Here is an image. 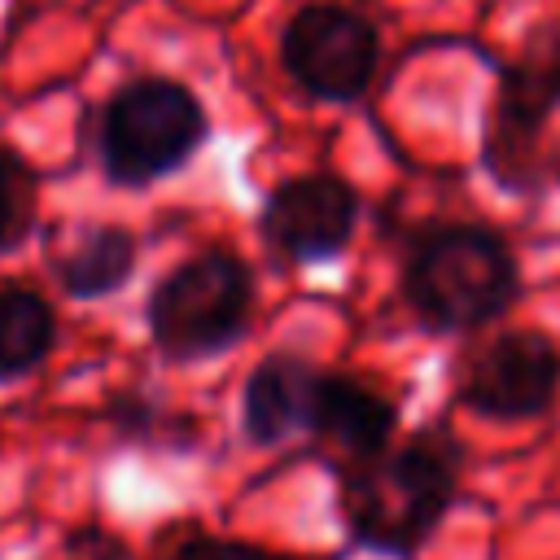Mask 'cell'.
Masks as SVG:
<instances>
[{
    "instance_id": "6da1fadb",
    "label": "cell",
    "mask_w": 560,
    "mask_h": 560,
    "mask_svg": "<svg viewBox=\"0 0 560 560\" xmlns=\"http://www.w3.org/2000/svg\"><path fill=\"white\" fill-rule=\"evenodd\" d=\"M332 477L346 542L385 560H416L459 499L464 442L438 416L398 446H385L381 455Z\"/></svg>"
},
{
    "instance_id": "7a4b0ae2",
    "label": "cell",
    "mask_w": 560,
    "mask_h": 560,
    "mask_svg": "<svg viewBox=\"0 0 560 560\" xmlns=\"http://www.w3.org/2000/svg\"><path fill=\"white\" fill-rule=\"evenodd\" d=\"M398 298L433 337L481 332L521 302V262L499 228L433 219L402 241Z\"/></svg>"
},
{
    "instance_id": "3957f363",
    "label": "cell",
    "mask_w": 560,
    "mask_h": 560,
    "mask_svg": "<svg viewBox=\"0 0 560 560\" xmlns=\"http://www.w3.org/2000/svg\"><path fill=\"white\" fill-rule=\"evenodd\" d=\"M254 267L223 245L175 262L149 293V337L171 363H201L228 354L254 324Z\"/></svg>"
},
{
    "instance_id": "277c9868",
    "label": "cell",
    "mask_w": 560,
    "mask_h": 560,
    "mask_svg": "<svg viewBox=\"0 0 560 560\" xmlns=\"http://www.w3.org/2000/svg\"><path fill=\"white\" fill-rule=\"evenodd\" d=\"M560 109V18L529 26L521 52L499 66V88L481 122V171L512 197L551 179L547 122Z\"/></svg>"
},
{
    "instance_id": "5b68a950",
    "label": "cell",
    "mask_w": 560,
    "mask_h": 560,
    "mask_svg": "<svg viewBox=\"0 0 560 560\" xmlns=\"http://www.w3.org/2000/svg\"><path fill=\"white\" fill-rule=\"evenodd\" d=\"M210 118L192 88L166 74L122 83L96 122L101 171L118 188H149L192 162L206 144Z\"/></svg>"
},
{
    "instance_id": "8992f818",
    "label": "cell",
    "mask_w": 560,
    "mask_h": 560,
    "mask_svg": "<svg viewBox=\"0 0 560 560\" xmlns=\"http://www.w3.org/2000/svg\"><path fill=\"white\" fill-rule=\"evenodd\" d=\"M455 402L481 420L521 424L560 402V341L542 328H499L455 363Z\"/></svg>"
},
{
    "instance_id": "52a82bcc",
    "label": "cell",
    "mask_w": 560,
    "mask_h": 560,
    "mask_svg": "<svg viewBox=\"0 0 560 560\" xmlns=\"http://www.w3.org/2000/svg\"><path fill=\"white\" fill-rule=\"evenodd\" d=\"M381 66L376 26L337 0L302 4L280 31V70L315 101L350 105L359 101Z\"/></svg>"
},
{
    "instance_id": "ba28073f",
    "label": "cell",
    "mask_w": 560,
    "mask_h": 560,
    "mask_svg": "<svg viewBox=\"0 0 560 560\" xmlns=\"http://www.w3.org/2000/svg\"><path fill=\"white\" fill-rule=\"evenodd\" d=\"M363 197L332 171H302L280 179L258 206V236L271 258L289 267L337 262L359 232Z\"/></svg>"
},
{
    "instance_id": "9c48e42d",
    "label": "cell",
    "mask_w": 560,
    "mask_h": 560,
    "mask_svg": "<svg viewBox=\"0 0 560 560\" xmlns=\"http://www.w3.org/2000/svg\"><path fill=\"white\" fill-rule=\"evenodd\" d=\"M398 420H402L398 398H389L385 389L368 385L354 372L319 368L302 433L311 438V451L319 455V464L328 472H341L394 446Z\"/></svg>"
},
{
    "instance_id": "30bf717a",
    "label": "cell",
    "mask_w": 560,
    "mask_h": 560,
    "mask_svg": "<svg viewBox=\"0 0 560 560\" xmlns=\"http://www.w3.org/2000/svg\"><path fill=\"white\" fill-rule=\"evenodd\" d=\"M319 368L315 359L298 350H271L254 363L241 389V433L249 446L267 451L306 429L311 394H315Z\"/></svg>"
},
{
    "instance_id": "8fae6325",
    "label": "cell",
    "mask_w": 560,
    "mask_h": 560,
    "mask_svg": "<svg viewBox=\"0 0 560 560\" xmlns=\"http://www.w3.org/2000/svg\"><path fill=\"white\" fill-rule=\"evenodd\" d=\"M136 258L140 245L122 223H92L52 254V271L70 298H105L131 280Z\"/></svg>"
},
{
    "instance_id": "7c38bea8",
    "label": "cell",
    "mask_w": 560,
    "mask_h": 560,
    "mask_svg": "<svg viewBox=\"0 0 560 560\" xmlns=\"http://www.w3.org/2000/svg\"><path fill=\"white\" fill-rule=\"evenodd\" d=\"M57 341L52 306L18 284H0V381L26 376L48 359Z\"/></svg>"
},
{
    "instance_id": "4fadbf2b",
    "label": "cell",
    "mask_w": 560,
    "mask_h": 560,
    "mask_svg": "<svg viewBox=\"0 0 560 560\" xmlns=\"http://www.w3.org/2000/svg\"><path fill=\"white\" fill-rule=\"evenodd\" d=\"M31 223H35V175L13 149H0V254L18 249Z\"/></svg>"
},
{
    "instance_id": "5bb4252c",
    "label": "cell",
    "mask_w": 560,
    "mask_h": 560,
    "mask_svg": "<svg viewBox=\"0 0 560 560\" xmlns=\"http://www.w3.org/2000/svg\"><path fill=\"white\" fill-rule=\"evenodd\" d=\"M162 560H298V556H284V551H271V547H258V542H245V538L188 534Z\"/></svg>"
},
{
    "instance_id": "9a60e30c",
    "label": "cell",
    "mask_w": 560,
    "mask_h": 560,
    "mask_svg": "<svg viewBox=\"0 0 560 560\" xmlns=\"http://www.w3.org/2000/svg\"><path fill=\"white\" fill-rule=\"evenodd\" d=\"M109 420L127 433V438H153L158 424H166L171 416H162V407L144 394H118L114 407H109Z\"/></svg>"
},
{
    "instance_id": "2e32d148",
    "label": "cell",
    "mask_w": 560,
    "mask_h": 560,
    "mask_svg": "<svg viewBox=\"0 0 560 560\" xmlns=\"http://www.w3.org/2000/svg\"><path fill=\"white\" fill-rule=\"evenodd\" d=\"M74 547H88V560H131L127 547L114 534H101V529H79Z\"/></svg>"
}]
</instances>
